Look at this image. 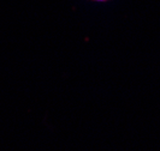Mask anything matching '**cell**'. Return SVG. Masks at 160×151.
I'll use <instances>...</instances> for the list:
<instances>
[{
  "label": "cell",
  "mask_w": 160,
  "mask_h": 151,
  "mask_svg": "<svg viewBox=\"0 0 160 151\" xmlns=\"http://www.w3.org/2000/svg\"><path fill=\"white\" fill-rule=\"evenodd\" d=\"M96 1H106V0H96Z\"/></svg>",
  "instance_id": "6da1fadb"
}]
</instances>
